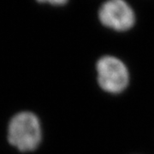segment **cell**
I'll list each match as a JSON object with an SVG mask.
<instances>
[{
    "mask_svg": "<svg viewBox=\"0 0 154 154\" xmlns=\"http://www.w3.org/2000/svg\"><path fill=\"white\" fill-rule=\"evenodd\" d=\"M42 136L41 122L32 111H20L8 123V142L21 152L35 151L41 143Z\"/></svg>",
    "mask_w": 154,
    "mask_h": 154,
    "instance_id": "1",
    "label": "cell"
},
{
    "mask_svg": "<svg viewBox=\"0 0 154 154\" xmlns=\"http://www.w3.org/2000/svg\"><path fill=\"white\" fill-rule=\"evenodd\" d=\"M98 82L109 94H120L129 82V73L124 63L113 56L102 57L97 63Z\"/></svg>",
    "mask_w": 154,
    "mask_h": 154,
    "instance_id": "2",
    "label": "cell"
},
{
    "mask_svg": "<svg viewBox=\"0 0 154 154\" xmlns=\"http://www.w3.org/2000/svg\"><path fill=\"white\" fill-rule=\"evenodd\" d=\"M99 20L102 25L117 32H125L134 27L136 17L126 0H107L100 6Z\"/></svg>",
    "mask_w": 154,
    "mask_h": 154,
    "instance_id": "3",
    "label": "cell"
},
{
    "mask_svg": "<svg viewBox=\"0 0 154 154\" xmlns=\"http://www.w3.org/2000/svg\"><path fill=\"white\" fill-rule=\"evenodd\" d=\"M37 1L41 4H49L51 5L62 6L67 4L69 0H37Z\"/></svg>",
    "mask_w": 154,
    "mask_h": 154,
    "instance_id": "4",
    "label": "cell"
}]
</instances>
